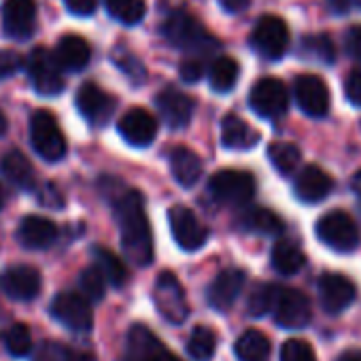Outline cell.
I'll return each mask as SVG.
<instances>
[{
    "instance_id": "20",
    "label": "cell",
    "mask_w": 361,
    "mask_h": 361,
    "mask_svg": "<svg viewBox=\"0 0 361 361\" xmlns=\"http://www.w3.org/2000/svg\"><path fill=\"white\" fill-rule=\"evenodd\" d=\"M331 190H334L331 176L319 166H306L295 174L293 192L300 202L317 204V202L325 200L331 194Z\"/></svg>"
},
{
    "instance_id": "6",
    "label": "cell",
    "mask_w": 361,
    "mask_h": 361,
    "mask_svg": "<svg viewBox=\"0 0 361 361\" xmlns=\"http://www.w3.org/2000/svg\"><path fill=\"white\" fill-rule=\"evenodd\" d=\"M153 302L157 312L172 325L185 323L190 317V304L180 281L172 272H161L153 285Z\"/></svg>"
},
{
    "instance_id": "45",
    "label": "cell",
    "mask_w": 361,
    "mask_h": 361,
    "mask_svg": "<svg viewBox=\"0 0 361 361\" xmlns=\"http://www.w3.org/2000/svg\"><path fill=\"white\" fill-rule=\"evenodd\" d=\"M344 92H346V98L350 100V104L361 106V68H355L348 73L346 83H344Z\"/></svg>"
},
{
    "instance_id": "8",
    "label": "cell",
    "mask_w": 361,
    "mask_h": 361,
    "mask_svg": "<svg viewBox=\"0 0 361 361\" xmlns=\"http://www.w3.org/2000/svg\"><path fill=\"white\" fill-rule=\"evenodd\" d=\"M251 109L264 119H279L289 109V92L281 79H259L249 94Z\"/></svg>"
},
{
    "instance_id": "25",
    "label": "cell",
    "mask_w": 361,
    "mask_h": 361,
    "mask_svg": "<svg viewBox=\"0 0 361 361\" xmlns=\"http://www.w3.org/2000/svg\"><path fill=\"white\" fill-rule=\"evenodd\" d=\"M58 64L66 73H81L90 60H92V49L83 37L77 35H66L58 41L56 51H54Z\"/></svg>"
},
{
    "instance_id": "36",
    "label": "cell",
    "mask_w": 361,
    "mask_h": 361,
    "mask_svg": "<svg viewBox=\"0 0 361 361\" xmlns=\"http://www.w3.org/2000/svg\"><path fill=\"white\" fill-rule=\"evenodd\" d=\"M104 5L117 22L128 26L138 24L147 11L145 0H104Z\"/></svg>"
},
{
    "instance_id": "22",
    "label": "cell",
    "mask_w": 361,
    "mask_h": 361,
    "mask_svg": "<svg viewBox=\"0 0 361 361\" xmlns=\"http://www.w3.org/2000/svg\"><path fill=\"white\" fill-rule=\"evenodd\" d=\"M155 104H157V111L159 115L164 117V121L178 130V128H185L190 121H192V115H194V100L183 94L176 87H166L157 94L155 98Z\"/></svg>"
},
{
    "instance_id": "48",
    "label": "cell",
    "mask_w": 361,
    "mask_h": 361,
    "mask_svg": "<svg viewBox=\"0 0 361 361\" xmlns=\"http://www.w3.org/2000/svg\"><path fill=\"white\" fill-rule=\"evenodd\" d=\"M64 7L79 18H87L96 11L98 0H64Z\"/></svg>"
},
{
    "instance_id": "28",
    "label": "cell",
    "mask_w": 361,
    "mask_h": 361,
    "mask_svg": "<svg viewBox=\"0 0 361 361\" xmlns=\"http://www.w3.org/2000/svg\"><path fill=\"white\" fill-rule=\"evenodd\" d=\"M306 264V255L302 247L293 240H279L272 249V266L279 274L291 276L298 274Z\"/></svg>"
},
{
    "instance_id": "17",
    "label": "cell",
    "mask_w": 361,
    "mask_h": 361,
    "mask_svg": "<svg viewBox=\"0 0 361 361\" xmlns=\"http://www.w3.org/2000/svg\"><path fill=\"white\" fill-rule=\"evenodd\" d=\"M293 96L308 117L321 119L329 113V90L317 75H300L293 83Z\"/></svg>"
},
{
    "instance_id": "35",
    "label": "cell",
    "mask_w": 361,
    "mask_h": 361,
    "mask_svg": "<svg viewBox=\"0 0 361 361\" xmlns=\"http://www.w3.org/2000/svg\"><path fill=\"white\" fill-rule=\"evenodd\" d=\"M268 157L272 161V166L281 172V174H293L300 166L302 153L295 145L285 142V140H276L268 147Z\"/></svg>"
},
{
    "instance_id": "41",
    "label": "cell",
    "mask_w": 361,
    "mask_h": 361,
    "mask_svg": "<svg viewBox=\"0 0 361 361\" xmlns=\"http://www.w3.org/2000/svg\"><path fill=\"white\" fill-rule=\"evenodd\" d=\"M32 361H68V346L54 340H45L32 353Z\"/></svg>"
},
{
    "instance_id": "38",
    "label": "cell",
    "mask_w": 361,
    "mask_h": 361,
    "mask_svg": "<svg viewBox=\"0 0 361 361\" xmlns=\"http://www.w3.org/2000/svg\"><path fill=\"white\" fill-rule=\"evenodd\" d=\"M106 279L98 266H90L79 274V293L85 295L90 302H100L106 293Z\"/></svg>"
},
{
    "instance_id": "11",
    "label": "cell",
    "mask_w": 361,
    "mask_h": 361,
    "mask_svg": "<svg viewBox=\"0 0 361 361\" xmlns=\"http://www.w3.org/2000/svg\"><path fill=\"white\" fill-rule=\"evenodd\" d=\"M251 45L259 56H264L268 60L283 58L287 54V47H289L287 24L276 16H264L253 28Z\"/></svg>"
},
{
    "instance_id": "9",
    "label": "cell",
    "mask_w": 361,
    "mask_h": 361,
    "mask_svg": "<svg viewBox=\"0 0 361 361\" xmlns=\"http://www.w3.org/2000/svg\"><path fill=\"white\" fill-rule=\"evenodd\" d=\"M0 26L7 39L28 41L37 28V3L35 0H5L0 7Z\"/></svg>"
},
{
    "instance_id": "49",
    "label": "cell",
    "mask_w": 361,
    "mask_h": 361,
    "mask_svg": "<svg viewBox=\"0 0 361 361\" xmlns=\"http://www.w3.org/2000/svg\"><path fill=\"white\" fill-rule=\"evenodd\" d=\"M219 5L230 13H240L251 5V0H219Z\"/></svg>"
},
{
    "instance_id": "13",
    "label": "cell",
    "mask_w": 361,
    "mask_h": 361,
    "mask_svg": "<svg viewBox=\"0 0 361 361\" xmlns=\"http://www.w3.org/2000/svg\"><path fill=\"white\" fill-rule=\"evenodd\" d=\"M41 287H43L41 272L28 264L9 266L0 274V291L16 302H32L35 298H39Z\"/></svg>"
},
{
    "instance_id": "44",
    "label": "cell",
    "mask_w": 361,
    "mask_h": 361,
    "mask_svg": "<svg viewBox=\"0 0 361 361\" xmlns=\"http://www.w3.org/2000/svg\"><path fill=\"white\" fill-rule=\"evenodd\" d=\"M115 64H117L132 81H142L145 68H142V64H140L134 56H130V54H126V51H117V54H115Z\"/></svg>"
},
{
    "instance_id": "4",
    "label": "cell",
    "mask_w": 361,
    "mask_h": 361,
    "mask_svg": "<svg viewBox=\"0 0 361 361\" xmlns=\"http://www.w3.org/2000/svg\"><path fill=\"white\" fill-rule=\"evenodd\" d=\"M211 196L226 207H245L255 196V178L245 170H219L209 180Z\"/></svg>"
},
{
    "instance_id": "33",
    "label": "cell",
    "mask_w": 361,
    "mask_h": 361,
    "mask_svg": "<svg viewBox=\"0 0 361 361\" xmlns=\"http://www.w3.org/2000/svg\"><path fill=\"white\" fill-rule=\"evenodd\" d=\"M243 228H247L249 232H257L264 236H276L283 232V221L276 213L268 211V209H249L243 217Z\"/></svg>"
},
{
    "instance_id": "16",
    "label": "cell",
    "mask_w": 361,
    "mask_h": 361,
    "mask_svg": "<svg viewBox=\"0 0 361 361\" xmlns=\"http://www.w3.org/2000/svg\"><path fill=\"white\" fill-rule=\"evenodd\" d=\"M123 361H178L145 325H132L126 338Z\"/></svg>"
},
{
    "instance_id": "37",
    "label": "cell",
    "mask_w": 361,
    "mask_h": 361,
    "mask_svg": "<svg viewBox=\"0 0 361 361\" xmlns=\"http://www.w3.org/2000/svg\"><path fill=\"white\" fill-rule=\"evenodd\" d=\"M302 56L321 62V64H331L336 60V47L329 37L325 35H310L302 39Z\"/></svg>"
},
{
    "instance_id": "47",
    "label": "cell",
    "mask_w": 361,
    "mask_h": 361,
    "mask_svg": "<svg viewBox=\"0 0 361 361\" xmlns=\"http://www.w3.org/2000/svg\"><path fill=\"white\" fill-rule=\"evenodd\" d=\"M178 73H180V79H183V81H188V83H196V81H200V79H202L204 68H202V64H200L198 60L190 58V60H185L183 64H180Z\"/></svg>"
},
{
    "instance_id": "55",
    "label": "cell",
    "mask_w": 361,
    "mask_h": 361,
    "mask_svg": "<svg viewBox=\"0 0 361 361\" xmlns=\"http://www.w3.org/2000/svg\"><path fill=\"white\" fill-rule=\"evenodd\" d=\"M7 200H9V194H7V190L0 185V211L5 209V204H7Z\"/></svg>"
},
{
    "instance_id": "51",
    "label": "cell",
    "mask_w": 361,
    "mask_h": 361,
    "mask_svg": "<svg viewBox=\"0 0 361 361\" xmlns=\"http://www.w3.org/2000/svg\"><path fill=\"white\" fill-rule=\"evenodd\" d=\"M329 7H331L336 13H346L348 7H350V0H329Z\"/></svg>"
},
{
    "instance_id": "14",
    "label": "cell",
    "mask_w": 361,
    "mask_h": 361,
    "mask_svg": "<svg viewBox=\"0 0 361 361\" xmlns=\"http://www.w3.org/2000/svg\"><path fill=\"white\" fill-rule=\"evenodd\" d=\"M75 104L81 117L94 128L106 126L117 106L115 98L106 94L104 90H100L96 83H83L75 96Z\"/></svg>"
},
{
    "instance_id": "15",
    "label": "cell",
    "mask_w": 361,
    "mask_h": 361,
    "mask_svg": "<svg viewBox=\"0 0 361 361\" xmlns=\"http://www.w3.org/2000/svg\"><path fill=\"white\" fill-rule=\"evenodd\" d=\"M272 312L283 329H302L308 325L312 317L308 298L298 289H285V287H279Z\"/></svg>"
},
{
    "instance_id": "10",
    "label": "cell",
    "mask_w": 361,
    "mask_h": 361,
    "mask_svg": "<svg viewBox=\"0 0 361 361\" xmlns=\"http://www.w3.org/2000/svg\"><path fill=\"white\" fill-rule=\"evenodd\" d=\"M161 35L166 41L178 49H198L209 41L204 26L188 11H174L161 24Z\"/></svg>"
},
{
    "instance_id": "21",
    "label": "cell",
    "mask_w": 361,
    "mask_h": 361,
    "mask_svg": "<svg viewBox=\"0 0 361 361\" xmlns=\"http://www.w3.org/2000/svg\"><path fill=\"white\" fill-rule=\"evenodd\" d=\"M121 138L132 147H147L157 136V121L145 109H130L117 123Z\"/></svg>"
},
{
    "instance_id": "52",
    "label": "cell",
    "mask_w": 361,
    "mask_h": 361,
    "mask_svg": "<svg viewBox=\"0 0 361 361\" xmlns=\"http://www.w3.org/2000/svg\"><path fill=\"white\" fill-rule=\"evenodd\" d=\"M338 361H361V350H346L340 355Z\"/></svg>"
},
{
    "instance_id": "46",
    "label": "cell",
    "mask_w": 361,
    "mask_h": 361,
    "mask_svg": "<svg viewBox=\"0 0 361 361\" xmlns=\"http://www.w3.org/2000/svg\"><path fill=\"white\" fill-rule=\"evenodd\" d=\"M344 47L350 58L361 62V26H350L344 37Z\"/></svg>"
},
{
    "instance_id": "42",
    "label": "cell",
    "mask_w": 361,
    "mask_h": 361,
    "mask_svg": "<svg viewBox=\"0 0 361 361\" xmlns=\"http://www.w3.org/2000/svg\"><path fill=\"white\" fill-rule=\"evenodd\" d=\"M24 58L13 49H0V81L18 75L24 66Z\"/></svg>"
},
{
    "instance_id": "29",
    "label": "cell",
    "mask_w": 361,
    "mask_h": 361,
    "mask_svg": "<svg viewBox=\"0 0 361 361\" xmlns=\"http://www.w3.org/2000/svg\"><path fill=\"white\" fill-rule=\"evenodd\" d=\"M234 353L240 361H266L270 355V340L257 329H247L238 336Z\"/></svg>"
},
{
    "instance_id": "34",
    "label": "cell",
    "mask_w": 361,
    "mask_h": 361,
    "mask_svg": "<svg viewBox=\"0 0 361 361\" xmlns=\"http://www.w3.org/2000/svg\"><path fill=\"white\" fill-rule=\"evenodd\" d=\"M215 348H217V334L207 325L194 327L188 340V355L196 361H211Z\"/></svg>"
},
{
    "instance_id": "5",
    "label": "cell",
    "mask_w": 361,
    "mask_h": 361,
    "mask_svg": "<svg viewBox=\"0 0 361 361\" xmlns=\"http://www.w3.org/2000/svg\"><path fill=\"white\" fill-rule=\"evenodd\" d=\"M317 236L325 247L336 253H353L361 243V234L355 219L342 211L325 213L317 221Z\"/></svg>"
},
{
    "instance_id": "18",
    "label": "cell",
    "mask_w": 361,
    "mask_h": 361,
    "mask_svg": "<svg viewBox=\"0 0 361 361\" xmlns=\"http://www.w3.org/2000/svg\"><path fill=\"white\" fill-rule=\"evenodd\" d=\"M355 283L344 274L329 272L319 279V302L321 308L329 314H340L342 310H346L355 302Z\"/></svg>"
},
{
    "instance_id": "23",
    "label": "cell",
    "mask_w": 361,
    "mask_h": 361,
    "mask_svg": "<svg viewBox=\"0 0 361 361\" xmlns=\"http://www.w3.org/2000/svg\"><path fill=\"white\" fill-rule=\"evenodd\" d=\"M18 240L28 251H45L58 240V226L51 219L28 215L18 226Z\"/></svg>"
},
{
    "instance_id": "3",
    "label": "cell",
    "mask_w": 361,
    "mask_h": 361,
    "mask_svg": "<svg viewBox=\"0 0 361 361\" xmlns=\"http://www.w3.org/2000/svg\"><path fill=\"white\" fill-rule=\"evenodd\" d=\"M26 73H28L32 90L39 96L54 98V96H60L66 87L62 68H60L56 56L45 47H37L30 51V56L26 60Z\"/></svg>"
},
{
    "instance_id": "56",
    "label": "cell",
    "mask_w": 361,
    "mask_h": 361,
    "mask_svg": "<svg viewBox=\"0 0 361 361\" xmlns=\"http://www.w3.org/2000/svg\"><path fill=\"white\" fill-rule=\"evenodd\" d=\"M357 3H359V7H361V0H357Z\"/></svg>"
},
{
    "instance_id": "31",
    "label": "cell",
    "mask_w": 361,
    "mask_h": 361,
    "mask_svg": "<svg viewBox=\"0 0 361 361\" xmlns=\"http://www.w3.org/2000/svg\"><path fill=\"white\" fill-rule=\"evenodd\" d=\"M92 255L96 259V266L102 270L104 279L113 285V287H123L128 283V268L126 264L109 249L104 247H94Z\"/></svg>"
},
{
    "instance_id": "50",
    "label": "cell",
    "mask_w": 361,
    "mask_h": 361,
    "mask_svg": "<svg viewBox=\"0 0 361 361\" xmlns=\"http://www.w3.org/2000/svg\"><path fill=\"white\" fill-rule=\"evenodd\" d=\"M68 361H98L96 355L87 353V350H75V348H68Z\"/></svg>"
},
{
    "instance_id": "7",
    "label": "cell",
    "mask_w": 361,
    "mask_h": 361,
    "mask_svg": "<svg viewBox=\"0 0 361 361\" xmlns=\"http://www.w3.org/2000/svg\"><path fill=\"white\" fill-rule=\"evenodd\" d=\"M49 314L71 331L85 334L94 325V312L90 300L77 291H60L49 306Z\"/></svg>"
},
{
    "instance_id": "53",
    "label": "cell",
    "mask_w": 361,
    "mask_h": 361,
    "mask_svg": "<svg viewBox=\"0 0 361 361\" xmlns=\"http://www.w3.org/2000/svg\"><path fill=\"white\" fill-rule=\"evenodd\" d=\"M350 188H353V192H355L357 196H361V170H357V172L353 174Z\"/></svg>"
},
{
    "instance_id": "27",
    "label": "cell",
    "mask_w": 361,
    "mask_h": 361,
    "mask_svg": "<svg viewBox=\"0 0 361 361\" xmlns=\"http://www.w3.org/2000/svg\"><path fill=\"white\" fill-rule=\"evenodd\" d=\"M259 142V132L238 115H226L221 121V145L232 151H247Z\"/></svg>"
},
{
    "instance_id": "39",
    "label": "cell",
    "mask_w": 361,
    "mask_h": 361,
    "mask_svg": "<svg viewBox=\"0 0 361 361\" xmlns=\"http://www.w3.org/2000/svg\"><path fill=\"white\" fill-rule=\"evenodd\" d=\"M276 291H279V287H274V285H266V283L257 285L247 300V312L251 317H264L270 310H274Z\"/></svg>"
},
{
    "instance_id": "2",
    "label": "cell",
    "mask_w": 361,
    "mask_h": 361,
    "mask_svg": "<svg viewBox=\"0 0 361 361\" xmlns=\"http://www.w3.org/2000/svg\"><path fill=\"white\" fill-rule=\"evenodd\" d=\"M30 145H32L35 153L49 164L64 159L68 145H66V138H64L56 117L49 111H35L32 113V117H30Z\"/></svg>"
},
{
    "instance_id": "40",
    "label": "cell",
    "mask_w": 361,
    "mask_h": 361,
    "mask_svg": "<svg viewBox=\"0 0 361 361\" xmlns=\"http://www.w3.org/2000/svg\"><path fill=\"white\" fill-rule=\"evenodd\" d=\"M281 361H317V355L306 340L291 338L281 348Z\"/></svg>"
},
{
    "instance_id": "32",
    "label": "cell",
    "mask_w": 361,
    "mask_h": 361,
    "mask_svg": "<svg viewBox=\"0 0 361 361\" xmlns=\"http://www.w3.org/2000/svg\"><path fill=\"white\" fill-rule=\"evenodd\" d=\"M238 81V62L230 56H221L211 64L209 71V83L215 92L226 94L230 92Z\"/></svg>"
},
{
    "instance_id": "19",
    "label": "cell",
    "mask_w": 361,
    "mask_h": 361,
    "mask_svg": "<svg viewBox=\"0 0 361 361\" xmlns=\"http://www.w3.org/2000/svg\"><path fill=\"white\" fill-rule=\"evenodd\" d=\"M245 287V272L238 268L221 270L207 289V300L217 312H226L234 306Z\"/></svg>"
},
{
    "instance_id": "26",
    "label": "cell",
    "mask_w": 361,
    "mask_h": 361,
    "mask_svg": "<svg viewBox=\"0 0 361 361\" xmlns=\"http://www.w3.org/2000/svg\"><path fill=\"white\" fill-rule=\"evenodd\" d=\"M170 172L174 180L183 188H194L202 176L200 157L188 147H174L170 151Z\"/></svg>"
},
{
    "instance_id": "12",
    "label": "cell",
    "mask_w": 361,
    "mask_h": 361,
    "mask_svg": "<svg viewBox=\"0 0 361 361\" xmlns=\"http://www.w3.org/2000/svg\"><path fill=\"white\" fill-rule=\"evenodd\" d=\"M168 224L176 245L183 251H198L207 245L209 230L188 207H172L168 211Z\"/></svg>"
},
{
    "instance_id": "1",
    "label": "cell",
    "mask_w": 361,
    "mask_h": 361,
    "mask_svg": "<svg viewBox=\"0 0 361 361\" xmlns=\"http://www.w3.org/2000/svg\"><path fill=\"white\" fill-rule=\"evenodd\" d=\"M100 190L111 202L119 226L121 251L136 266H149L153 259V234L145 213V200L136 190L123 188L117 178H100Z\"/></svg>"
},
{
    "instance_id": "24",
    "label": "cell",
    "mask_w": 361,
    "mask_h": 361,
    "mask_svg": "<svg viewBox=\"0 0 361 361\" xmlns=\"http://www.w3.org/2000/svg\"><path fill=\"white\" fill-rule=\"evenodd\" d=\"M0 174L5 176L9 185H13L20 192H32L37 190V178L32 164L20 149H11L0 159Z\"/></svg>"
},
{
    "instance_id": "30",
    "label": "cell",
    "mask_w": 361,
    "mask_h": 361,
    "mask_svg": "<svg viewBox=\"0 0 361 361\" xmlns=\"http://www.w3.org/2000/svg\"><path fill=\"white\" fill-rule=\"evenodd\" d=\"M0 340H3L5 350L13 359H24L32 353V334H30V327L26 323L7 325L3 329V334H0Z\"/></svg>"
},
{
    "instance_id": "43",
    "label": "cell",
    "mask_w": 361,
    "mask_h": 361,
    "mask_svg": "<svg viewBox=\"0 0 361 361\" xmlns=\"http://www.w3.org/2000/svg\"><path fill=\"white\" fill-rule=\"evenodd\" d=\"M35 198L41 207H49V209H62L64 207V196L60 194V190L54 183H41L35 190Z\"/></svg>"
},
{
    "instance_id": "54",
    "label": "cell",
    "mask_w": 361,
    "mask_h": 361,
    "mask_svg": "<svg viewBox=\"0 0 361 361\" xmlns=\"http://www.w3.org/2000/svg\"><path fill=\"white\" fill-rule=\"evenodd\" d=\"M7 130H9V121H7L5 113L0 111V138H3V136L7 134Z\"/></svg>"
}]
</instances>
